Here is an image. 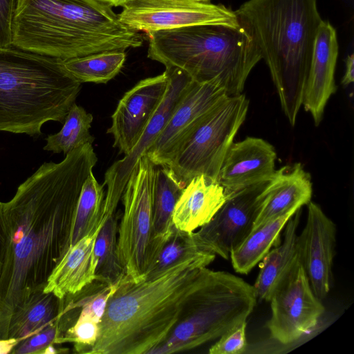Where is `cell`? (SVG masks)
<instances>
[{
	"instance_id": "6da1fadb",
	"label": "cell",
	"mask_w": 354,
	"mask_h": 354,
	"mask_svg": "<svg viewBox=\"0 0 354 354\" xmlns=\"http://www.w3.org/2000/svg\"><path fill=\"white\" fill-rule=\"evenodd\" d=\"M97 161L92 144L43 163L3 203L6 245L0 274V339L12 313L47 281L71 246L79 197Z\"/></svg>"
},
{
	"instance_id": "7a4b0ae2",
	"label": "cell",
	"mask_w": 354,
	"mask_h": 354,
	"mask_svg": "<svg viewBox=\"0 0 354 354\" xmlns=\"http://www.w3.org/2000/svg\"><path fill=\"white\" fill-rule=\"evenodd\" d=\"M215 257L205 252L138 282L125 275L108 300L89 353L150 354L169 336Z\"/></svg>"
},
{
	"instance_id": "3957f363",
	"label": "cell",
	"mask_w": 354,
	"mask_h": 354,
	"mask_svg": "<svg viewBox=\"0 0 354 354\" xmlns=\"http://www.w3.org/2000/svg\"><path fill=\"white\" fill-rule=\"evenodd\" d=\"M142 35L120 23L112 7L95 0H17L12 46L67 59L137 48Z\"/></svg>"
},
{
	"instance_id": "277c9868",
	"label": "cell",
	"mask_w": 354,
	"mask_h": 354,
	"mask_svg": "<svg viewBox=\"0 0 354 354\" xmlns=\"http://www.w3.org/2000/svg\"><path fill=\"white\" fill-rule=\"evenodd\" d=\"M235 12L256 42L283 112L294 126L323 21L317 0H249Z\"/></svg>"
},
{
	"instance_id": "5b68a950",
	"label": "cell",
	"mask_w": 354,
	"mask_h": 354,
	"mask_svg": "<svg viewBox=\"0 0 354 354\" xmlns=\"http://www.w3.org/2000/svg\"><path fill=\"white\" fill-rule=\"evenodd\" d=\"M147 57L165 68L185 71L193 81H218L227 96L242 93L246 80L262 59L249 31L240 24L191 26L147 34Z\"/></svg>"
},
{
	"instance_id": "8992f818",
	"label": "cell",
	"mask_w": 354,
	"mask_h": 354,
	"mask_svg": "<svg viewBox=\"0 0 354 354\" xmlns=\"http://www.w3.org/2000/svg\"><path fill=\"white\" fill-rule=\"evenodd\" d=\"M80 90L62 59L0 47V131L40 136L46 122H64Z\"/></svg>"
},
{
	"instance_id": "52a82bcc",
	"label": "cell",
	"mask_w": 354,
	"mask_h": 354,
	"mask_svg": "<svg viewBox=\"0 0 354 354\" xmlns=\"http://www.w3.org/2000/svg\"><path fill=\"white\" fill-rule=\"evenodd\" d=\"M257 300L253 286L242 278L206 268L174 328L150 354L187 351L216 340L231 328L247 322Z\"/></svg>"
},
{
	"instance_id": "ba28073f",
	"label": "cell",
	"mask_w": 354,
	"mask_h": 354,
	"mask_svg": "<svg viewBox=\"0 0 354 354\" xmlns=\"http://www.w3.org/2000/svg\"><path fill=\"white\" fill-rule=\"evenodd\" d=\"M249 100L227 96L205 113L168 166L184 188L195 176L218 181L225 156L244 122Z\"/></svg>"
},
{
	"instance_id": "9c48e42d",
	"label": "cell",
	"mask_w": 354,
	"mask_h": 354,
	"mask_svg": "<svg viewBox=\"0 0 354 354\" xmlns=\"http://www.w3.org/2000/svg\"><path fill=\"white\" fill-rule=\"evenodd\" d=\"M156 167L143 155L133 168L121 197L124 212L118 229V252L125 275L134 282L144 279L151 263Z\"/></svg>"
},
{
	"instance_id": "30bf717a",
	"label": "cell",
	"mask_w": 354,
	"mask_h": 354,
	"mask_svg": "<svg viewBox=\"0 0 354 354\" xmlns=\"http://www.w3.org/2000/svg\"><path fill=\"white\" fill-rule=\"evenodd\" d=\"M118 15L128 28L146 34L197 25L240 26L235 11L195 0H131Z\"/></svg>"
},
{
	"instance_id": "8fae6325",
	"label": "cell",
	"mask_w": 354,
	"mask_h": 354,
	"mask_svg": "<svg viewBox=\"0 0 354 354\" xmlns=\"http://www.w3.org/2000/svg\"><path fill=\"white\" fill-rule=\"evenodd\" d=\"M266 323L270 337L282 344H292L314 330L325 312L299 261L270 299Z\"/></svg>"
},
{
	"instance_id": "7c38bea8",
	"label": "cell",
	"mask_w": 354,
	"mask_h": 354,
	"mask_svg": "<svg viewBox=\"0 0 354 354\" xmlns=\"http://www.w3.org/2000/svg\"><path fill=\"white\" fill-rule=\"evenodd\" d=\"M168 85L166 93L146 126L139 140L124 157L115 162L104 174V185L107 190L104 205V219L115 214L126 184L139 159L158 137L177 104L182 98L192 79L183 71L175 67L166 68Z\"/></svg>"
},
{
	"instance_id": "4fadbf2b",
	"label": "cell",
	"mask_w": 354,
	"mask_h": 354,
	"mask_svg": "<svg viewBox=\"0 0 354 354\" xmlns=\"http://www.w3.org/2000/svg\"><path fill=\"white\" fill-rule=\"evenodd\" d=\"M267 183V182H266ZM266 183L228 194L210 221L194 232L198 247L225 259L251 232L259 210V194Z\"/></svg>"
},
{
	"instance_id": "5bb4252c",
	"label": "cell",
	"mask_w": 354,
	"mask_h": 354,
	"mask_svg": "<svg viewBox=\"0 0 354 354\" xmlns=\"http://www.w3.org/2000/svg\"><path fill=\"white\" fill-rule=\"evenodd\" d=\"M227 96L216 80L192 81L145 154L155 165L169 166L202 116Z\"/></svg>"
},
{
	"instance_id": "9a60e30c",
	"label": "cell",
	"mask_w": 354,
	"mask_h": 354,
	"mask_svg": "<svg viewBox=\"0 0 354 354\" xmlns=\"http://www.w3.org/2000/svg\"><path fill=\"white\" fill-rule=\"evenodd\" d=\"M167 85L168 75L165 71L139 81L120 100L107 130L114 139L113 147L120 153L128 154L136 145L160 104Z\"/></svg>"
},
{
	"instance_id": "2e32d148",
	"label": "cell",
	"mask_w": 354,
	"mask_h": 354,
	"mask_svg": "<svg viewBox=\"0 0 354 354\" xmlns=\"http://www.w3.org/2000/svg\"><path fill=\"white\" fill-rule=\"evenodd\" d=\"M307 205L306 223L297 235L298 251L310 284L316 296L322 299L333 283L337 229L319 205L310 201Z\"/></svg>"
},
{
	"instance_id": "e0dca14e",
	"label": "cell",
	"mask_w": 354,
	"mask_h": 354,
	"mask_svg": "<svg viewBox=\"0 0 354 354\" xmlns=\"http://www.w3.org/2000/svg\"><path fill=\"white\" fill-rule=\"evenodd\" d=\"M277 153L266 140L255 137L233 142L221 167L218 182L228 195L268 182L275 168Z\"/></svg>"
},
{
	"instance_id": "ac0fdd59",
	"label": "cell",
	"mask_w": 354,
	"mask_h": 354,
	"mask_svg": "<svg viewBox=\"0 0 354 354\" xmlns=\"http://www.w3.org/2000/svg\"><path fill=\"white\" fill-rule=\"evenodd\" d=\"M337 56L336 31L328 21H322L316 36L302 101L316 126L321 122L325 106L337 89L334 76Z\"/></svg>"
},
{
	"instance_id": "d6986e66",
	"label": "cell",
	"mask_w": 354,
	"mask_h": 354,
	"mask_svg": "<svg viewBox=\"0 0 354 354\" xmlns=\"http://www.w3.org/2000/svg\"><path fill=\"white\" fill-rule=\"evenodd\" d=\"M313 194L310 174L299 162L275 170L258 196L259 210L252 229L292 209L307 205Z\"/></svg>"
},
{
	"instance_id": "ffe728a7",
	"label": "cell",
	"mask_w": 354,
	"mask_h": 354,
	"mask_svg": "<svg viewBox=\"0 0 354 354\" xmlns=\"http://www.w3.org/2000/svg\"><path fill=\"white\" fill-rule=\"evenodd\" d=\"M227 196L217 180L203 175L194 177L176 202L172 215L174 225L182 231L193 232L210 221Z\"/></svg>"
},
{
	"instance_id": "44dd1931",
	"label": "cell",
	"mask_w": 354,
	"mask_h": 354,
	"mask_svg": "<svg viewBox=\"0 0 354 354\" xmlns=\"http://www.w3.org/2000/svg\"><path fill=\"white\" fill-rule=\"evenodd\" d=\"M97 233L82 238L68 250L50 275L44 292H53L62 299L95 281L93 250Z\"/></svg>"
},
{
	"instance_id": "7402d4cb",
	"label": "cell",
	"mask_w": 354,
	"mask_h": 354,
	"mask_svg": "<svg viewBox=\"0 0 354 354\" xmlns=\"http://www.w3.org/2000/svg\"><path fill=\"white\" fill-rule=\"evenodd\" d=\"M301 208L288 221L283 242L276 245L259 262V272L253 286L259 301H269L274 292L300 261L297 230Z\"/></svg>"
},
{
	"instance_id": "603a6c76",
	"label": "cell",
	"mask_w": 354,
	"mask_h": 354,
	"mask_svg": "<svg viewBox=\"0 0 354 354\" xmlns=\"http://www.w3.org/2000/svg\"><path fill=\"white\" fill-rule=\"evenodd\" d=\"M183 189L180 183L168 166L156 167L153 189V242L150 266L170 234L174 225V209Z\"/></svg>"
},
{
	"instance_id": "cb8c5ba5",
	"label": "cell",
	"mask_w": 354,
	"mask_h": 354,
	"mask_svg": "<svg viewBox=\"0 0 354 354\" xmlns=\"http://www.w3.org/2000/svg\"><path fill=\"white\" fill-rule=\"evenodd\" d=\"M298 209H292L252 229L230 252V258L234 270L239 274H248L273 246L281 243V232Z\"/></svg>"
},
{
	"instance_id": "d4e9b609",
	"label": "cell",
	"mask_w": 354,
	"mask_h": 354,
	"mask_svg": "<svg viewBox=\"0 0 354 354\" xmlns=\"http://www.w3.org/2000/svg\"><path fill=\"white\" fill-rule=\"evenodd\" d=\"M63 299L53 292H40L33 295L12 315L7 338L21 341L35 334L58 317Z\"/></svg>"
},
{
	"instance_id": "484cf974",
	"label": "cell",
	"mask_w": 354,
	"mask_h": 354,
	"mask_svg": "<svg viewBox=\"0 0 354 354\" xmlns=\"http://www.w3.org/2000/svg\"><path fill=\"white\" fill-rule=\"evenodd\" d=\"M125 60L124 50L117 49L62 59V65L66 73L80 84H106L119 73Z\"/></svg>"
},
{
	"instance_id": "4316f807",
	"label": "cell",
	"mask_w": 354,
	"mask_h": 354,
	"mask_svg": "<svg viewBox=\"0 0 354 354\" xmlns=\"http://www.w3.org/2000/svg\"><path fill=\"white\" fill-rule=\"evenodd\" d=\"M104 185L91 171L84 183L74 218L70 248L82 238L100 231L104 220Z\"/></svg>"
},
{
	"instance_id": "83f0119b",
	"label": "cell",
	"mask_w": 354,
	"mask_h": 354,
	"mask_svg": "<svg viewBox=\"0 0 354 354\" xmlns=\"http://www.w3.org/2000/svg\"><path fill=\"white\" fill-rule=\"evenodd\" d=\"M118 229L115 213L105 220L97 233L93 250L95 281L110 286L125 276L118 252Z\"/></svg>"
},
{
	"instance_id": "f1b7e54d",
	"label": "cell",
	"mask_w": 354,
	"mask_h": 354,
	"mask_svg": "<svg viewBox=\"0 0 354 354\" xmlns=\"http://www.w3.org/2000/svg\"><path fill=\"white\" fill-rule=\"evenodd\" d=\"M93 119L92 114L75 102L68 111L61 130L45 138L44 149L66 155L86 144H93L95 138L89 132Z\"/></svg>"
},
{
	"instance_id": "f546056e",
	"label": "cell",
	"mask_w": 354,
	"mask_h": 354,
	"mask_svg": "<svg viewBox=\"0 0 354 354\" xmlns=\"http://www.w3.org/2000/svg\"><path fill=\"white\" fill-rule=\"evenodd\" d=\"M205 252L207 251L201 250L196 245L194 232L182 231L173 225L169 235L144 279L156 277L173 266Z\"/></svg>"
},
{
	"instance_id": "4dcf8cb0",
	"label": "cell",
	"mask_w": 354,
	"mask_h": 354,
	"mask_svg": "<svg viewBox=\"0 0 354 354\" xmlns=\"http://www.w3.org/2000/svg\"><path fill=\"white\" fill-rule=\"evenodd\" d=\"M99 324L92 318L78 314L74 323L55 341V344L73 343L76 353H89L97 341Z\"/></svg>"
},
{
	"instance_id": "1f68e13d",
	"label": "cell",
	"mask_w": 354,
	"mask_h": 354,
	"mask_svg": "<svg viewBox=\"0 0 354 354\" xmlns=\"http://www.w3.org/2000/svg\"><path fill=\"white\" fill-rule=\"evenodd\" d=\"M58 318L39 332L19 341L11 353H44L50 346L55 344L57 339L62 336Z\"/></svg>"
},
{
	"instance_id": "d6a6232c",
	"label": "cell",
	"mask_w": 354,
	"mask_h": 354,
	"mask_svg": "<svg viewBox=\"0 0 354 354\" xmlns=\"http://www.w3.org/2000/svg\"><path fill=\"white\" fill-rule=\"evenodd\" d=\"M247 322L231 328L223 333L209 349V354H241L247 348Z\"/></svg>"
},
{
	"instance_id": "836d02e7",
	"label": "cell",
	"mask_w": 354,
	"mask_h": 354,
	"mask_svg": "<svg viewBox=\"0 0 354 354\" xmlns=\"http://www.w3.org/2000/svg\"><path fill=\"white\" fill-rule=\"evenodd\" d=\"M17 0H0V47L12 46V24Z\"/></svg>"
},
{
	"instance_id": "e575fe53",
	"label": "cell",
	"mask_w": 354,
	"mask_h": 354,
	"mask_svg": "<svg viewBox=\"0 0 354 354\" xmlns=\"http://www.w3.org/2000/svg\"><path fill=\"white\" fill-rule=\"evenodd\" d=\"M3 205V203L0 201V274L3 264L6 245V232Z\"/></svg>"
},
{
	"instance_id": "d590c367",
	"label": "cell",
	"mask_w": 354,
	"mask_h": 354,
	"mask_svg": "<svg viewBox=\"0 0 354 354\" xmlns=\"http://www.w3.org/2000/svg\"><path fill=\"white\" fill-rule=\"evenodd\" d=\"M346 70L342 80V84L346 86L354 81V55L347 56L346 60Z\"/></svg>"
},
{
	"instance_id": "8d00e7d4",
	"label": "cell",
	"mask_w": 354,
	"mask_h": 354,
	"mask_svg": "<svg viewBox=\"0 0 354 354\" xmlns=\"http://www.w3.org/2000/svg\"><path fill=\"white\" fill-rule=\"evenodd\" d=\"M19 342L15 338L0 339V354L11 353Z\"/></svg>"
},
{
	"instance_id": "74e56055",
	"label": "cell",
	"mask_w": 354,
	"mask_h": 354,
	"mask_svg": "<svg viewBox=\"0 0 354 354\" xmlns=\"http://www.w3.org/2000/svg\"><path fill=\"white\" fill-rule=\"evenodd\" d=\"M105 4H107L111 7L124 6L131 0H95Z\"/></svg>"
},
{
	"instance_id": "f35d334b",
	"label": "cell",
	"mask_w": 354,
	"mask_h": 354,
	"mask_svg": "<svg viewBox=\"0 0 354 354\" xmlns=\"http://www.w3.org/2000/svg\"><path fill=\"white\" fill-rule=\"evenodd\" d=\"M195 1H209V0H195Z\"/></svg>"
}]
</instances>
